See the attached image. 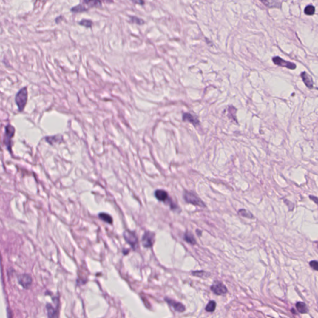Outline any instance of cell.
I'll use <instances>...</instances> for the list:
<instances>
[{"mask_svg":"<svg viewBox=\"0 0 318 318\" xmlns=\"http://www.w3.org/2000/svg\"><path fill=\"white\" fill-rule=\"evenodd\" d=\"M27 87L21 88L15 97V101L18 106V110L21 112L24 109L27 101Z\"/></svg>","mask_w":318,"mask_h":318,"instance_id":"6da1fadb","label":"cell"},{"mask_svg":"<svg viewBox=\"0 0 318 318\" xmlns=\"http://www.w3.org/2000/svg\"><path fill=\"white\" fill-rule=\"evenodd\" d=\"M155 198L160 201H163L166 204H169L171 209L176 210L178 209L177 205L174 203L171 198L169 197L168 193L163 190H157L155 192Z\"/></svg>","mask_w":318,"mask_h":318,"instance_id":"7a4b0ae2","label":"cell"},{"mask_svg":"<svg viewBox=\"0 0 318 318\" xmlns=\"http://www.w3.org/2000/svg\"><path fill=\"white\" fill-rule=\"evenodd\" d=\"M15 134V128L11 124L7 125L5 127L4 143L10 152H12V139Z\"/></svg>","mask_w":318,"mask_h":318,"instance_id":"3957f363","label":"cell"},{"mask_svg":"<svg viewBox=\"0 0 318 318\" xmlns=\"http://www.w3.org/2000/svg\"><path fill=\"white\" fill-rule=\"evenodd\" d=\"M183 198L185 201L188 203L192 204L195 206H198L202 208L205 207L204 203L195 194L192 192H185L183 195Z\"/></svg>","mask_w":318,"mask_h":318,"instance_id":"277c9868","label":"cell"},{"mask_svg":"<svg viewBox=\"0 0 318 318\" xmlns=\"http://www.w3.org/2000/svg\"><path fill=\"white\" fill-rule=\"evenodd\" d=\"M123 236L125 240L135 250L138 244V239L135 234L134 232L126 230L123 233Z\"/></svg>","mask_w":318,"mask_h":318,"instance_id":"5b68a950","label":"cell"},{"mask_svg":"<svg viewBox=\"0 0 318 318\" xmlns=\"http://www.w3.org/2000/svg\"><path fill=\"white\" fill-rule=\"evenodd\" d=\"M155 234L154 232L146 231L142 238V243L146 248H151L155 242Z\"/></svg>","mask_w":318,"mask_h":318,"instance_id":"8992f818","label":"cell"},{"mask_svg":"<svg viewBox=\"0 0 318 318\" xmlns=\"http://www.w3.org/2000/svg\"><path fill=\"white\" fill-rule=\"evenodd\" d=\"M211 290L216 295H223L228 293L226 286L219 281H215L211 286Z\"/></svg>","mask_w":318,"mask_h":318,"instance_id":"52a82bcc","label":"cell"},{"mask_svg":"<svg viewBox=\"0 0 318 318\" xmlns=\"http://www.w3.org/2000/svg\"><path fill=\"white\" fill-rule=\"evenodd\" d=\"M272 61L274 62V63L275 65H277L278 66L282 67H285V68H287V69H290V70H294V69H295L297 68V65L295 64L292 63L291 62L286 61V60L282 59V58H280V57H273V58H272Z\"/></svg>","mask_w":318,"mask_h":318,"instance_id":"ba28073f","label":"cell"},{"mask_svg":"<svg viewBox=\"0 0 318 318\" xmlns=\"http://www.w3.org/2000/svg\"><path fill=\"white\" fill-rule=\"evenodd\" d=\"M165 301L177 312L183 313L185 311V306L183 304H181V302H177L169 298H165Z\"/></svg>","mask_w":318,"mask_h":318,"instance_id":"9c48e42d","label":"cell"},{"mask_svg":"<svg viewBox=\"0 0 318 318\" xmlns=\"http://www.w3.org/2000/svg\"><path fill=\"white\" fill-rule=\"evenodd\" d=\"M18 282L22 287L26 289H28L32 284L33 279L28 274H22L18 277Z\"/></svg>","mask_w":318,"mask_h":318,"instance_id":"30bf717a","label":"cell"},{"mask_svg":"<svg viewBox=\"0 0 318 318\" xmlns=\"http://www.w3.org/2000/svg\"><path fill=\"white\" fill-rule=\"evenodd\" d=\"M301 77L305 85L309 89H312L314 86V82L311 77L308 75L306 72H303L301 73Z\"/></svg>","mask_w":318,"mask_h":318,"instance_id":"8fae6325","label":"cell"},{"mask_svg":"<svg viewBox=\"0 0 318 318\" xmlns=\"http://www.w3.org/2000/svg\"><path fill=\"white\" fill-rule=\"evenodd\" d=\"M183 120L184 121H188L195 127L200 125V121L196 117L193 116L190 113H184L183 115Z\"/></svg>","mask_w":318,"mask_h":318,"instance_id":"7c38bea8","label":"cell"},{"mask_svg":"<svg viewBox=\"0 0 318 318\" xmlns=\"http://www.w3.org/2000/svg\"><path fill=\"white\" fill-rule=\"evenodd\" d=\"M260 1L268 8H278L281 4L277 0H260Z\"/></svg>","mask_w":318,"mask_h":318,"instance_id":"4fadbf2b","label":"cell"},{"mask_svg":"<svg viewBox=\"0 0 318 318\" xmlns=\"http://www.w3.org/2000/svg\"><path fill=\"white\" fill-rule=\"evenodd\" d=\"M183 239L186 242H188V243L190 244L194 245V244H196V240L194 239V237L193 236V235L191 232H186L184 234Z\"/></svg>","mask_w":318,"mask_h":318,"instance_id":"5bb4252c","label":"cell"},{"mask_svg":"<svg viewBox=\"0 0 318 318\" xmlns=\"http://www.w3.org/2000/svg\"><path fill=\"white\" fill-rule=\"evenodd\" d=\"M296 307L298 312L301 314H306L308 313L307 306L303 302H298L296 304Z\"/></svg>","mask_w":318,"mask_h":318,"instance_id":"9a60e30c","label":"cell"},{"mask_svg":"<svg viewBox=\"0 0 318 318\" xmlns=\"http://www.w3.org/2000/svg\"><path fill=\"white\" fill-rule=\"evenodd\" d=\"M98 216H99V217L101 219L102 221L107 223L109 224H111L113 222V220H112V217L107 214V213H100L99 214V215H98Z\"/></svg>","mask_w":318,"mask_h":318,"instance_id":"2e32d148","label":"cell"},{"mask_svg":"<svg viewBox=\"0 0 318 318\" xmlns=\"http://www.w3.org/2000/svg\"><path fill=\"white\" fill-rule=\"evenodd\" d=\"M46 308L48 313V316L49 317H54L57 316V311L51 305L48 304Z\"/></svg>","mask_w":318,"mask_h":318,"instance_id":"e0dca14e","label":"cell"},{"mask_svg":"<svg viewBox=\"0 0 318 318\" xmlns=\"http://www.w3.org/2000/svg\"><path fill=\"white\" fill-rule=\"evenodd\" d=\"M83 1L86 4L91 7H97L101 4L100 0H83Z\"/></svg>","mask_w":318,"mask_h":318,"instance_id":"ac0fdd59","label":"cell"},{"mask_svg":"<svg viewBox=\"0 0 318 318\" xmlns=\"http://www.w3.org/2000/svg\"><path fill=\"white\" fill-rule=\"evenodd\" d=\"M238 213H239V215H240L242 217H247V218H248V219L254 218V216L252 214V213H250L249 211H248L247 210H246L245 209H241L239 210Z\"/></svg>","mask_w":318,"mask_h":318,"instance_id":"d6986e66","label":"cell"},{"mask_svg":"<svg viewBox=\"0 0 318 318\" xmlns=\"http://www.w3.org/2000/svg\"><path fill=\"white\" fill-rule=\"evenodd\" d=\"M216 302L214 301H210L208 304L207 305L205 309L206 311L207 312H209V313H212L213 312L215 309H216Z\"/></svg>","mask_w":318,"mask_h":318,"instance_id":"ffe728a7","label":"cell"},{"mask_svg":"<svg viewBox=\"0 0 318 318\" xmlns=\"http://www.w3.org/2000/svg\"><path fill=\"white\" fill-rule=\"evenodd\" d=\"M192 275L196 277H200V278H206L209 276V274H208V273H206V272L204 271L203 270H200V271L198 270V271H193Z\"/></svg>","mask_w":318,"mask_h":318,"instance_id":"44dd1931","label":"cell"},{"mask_svg":"<svg viewBox=\"0 0 318 318\" xmlns=\"http://www.w3.org/2000/svg\"><path fill=\"white\" fill-rule=\"evenodd\" d=\"M315 13V7L313 5H308L305 7V13L308 16H311Z\"/></svg>","mask_w":318,"mask_h":318,"instance_id":"7402d4cb","label":"cell"},{"mask_svg":"<svg viewBox=\"0 0 318 318\" xmlns=\"http://www.w3.org/2000/svg\"><path fill=\"white\" fill-rule=\"evenodd\" d=\"M71 11L72 12H74V13H80V12H83V11H87V9L86 8V7L84 6L79 4L78 6H76L72 7V8L71 9Z\"/></svg>","mask_w":318,"mask_h":318,"instance_id":"603a6c76","label":"cell"},{"mask_svg":"<svg viewBox=\"0 0 318 318\" xmlns=\"http://www.w3.org/2000/svg\"><path fill=\"white\" fill-rule=\"evenodd\" d=\"M80 24L83 26H85L86 27H90L92 26V22L89 20L84 19L80 22Z\"/></svg>","mask_w":318,"mask_h":318,"instance_id":"cb8c5ba5","label":"cell"},{"mask_svg":"<svg viewBox=\"0 0 318 318\" xmlns=\"http://www.w3.org/2000/svg\"><path fill=\"white\" fill-rule=\"evenodd\" d=\"M45 140H46V141L48 143H50V144H53V143L57 142L58 141V139H57V136H51V137H47L45 138Z\"/></svg>","mask_w":318,"mask_h":318,"instance_id":"d4e9b609","label":"cell"},{"mask_svg":"<svg viewBox=\"0 0 318 318\" xmlns=\"http://www.w3.org/2000/svg\"><path fill=\"white\" fill-rule=\"evenodd\" d=\"M131 21L132 22H134V23H136L138 24H139V25H142L143 24V23H144V21H143L142 19H141L138 18H136V17H132L131 18Z\"/></svg>","mask_w":318,"mask_h":318,"instance_id":"484cf974","label":"cell"},{"mask_svg":"<svg viewBox=\"0 0 318 318\" xmlns=\"http://www.w3.org/2000/svg\"><path fill=\"white\" fill-rule=\"evenodd\" d=\"M309 265L314 270H318V262L317 260H312L309 262Z\"/></svg>","mask_w":318,"mask_h":318,"instance_id":"4316f807","label":"cell"},{"mask_svg":"<svg viewBox=\"0 0 318 318\" xmlns=\"http://www.w3.org/2000/svg\"><path fill=\"white\" fill-rule=\"evenodd\" d=\"M131 1L135 3V4H139V5H143L145 3L144 1L143 0H131Z\"/></svg>","mask_w":318,"mask_h":318,"instance_id":"83f0119b","label":"cell"},{"mask_svg":"<svg viewBox=\"0 0 318 318\" xmlns=\"http://www.w3.org/2000/svg\"><path fill=\"white\" fill-rule=\"evenodd\" d=\"M309 198L311 199V200L314 201V203L316 204H317V197H316V196H309Z\"/></svg>","mask_w":318,"mask_h":318,"instance_id":"f1b7e54d","label":"cell"},{"mask_svg":"<svg viewBox=\"0 0 318 318\" xmlns=\"http://www.w3.org/2000/svg\"><path fill=\"white\" fill-rule=\"evenodd\" d=\"M196 233H197V235L198 236H201V234H202V231L201 230H199V229H197L196 231Z\"/></svg>","mask_w":318,"mask_h":318,"instance_id":"f546056e","label":"cell"},{"mask_svg":"<svg viewBox=\"0 0 318 318\" xmlns=\"http://www.w3.org/2000/svg\"><path fill=\"white\" fill-rule=\"evenodd\" d=\"M291 311L293 313V314H296V312H295V310L294 309H291Z\"/></svg>","mask_w":318,"mask_h":318,"instance_id":"4dcf8cb0","label":"cell"},{"mask_svg":"<svg viewBox=\"0 0 318 318\" xmlns=\"http://www.w3.org/2000/svg\"><path fill=\"white\" fill-rule=\"evenodd\" d=\"M128 252H129V251H123V253H124V254L125 255L127 254V253H128Z\"/></svg>","mask_w":318,"mask_h":318,"instance_id":"1f68e13d","label":"cell"}]
</instances>
